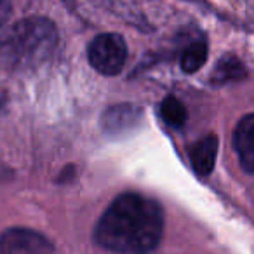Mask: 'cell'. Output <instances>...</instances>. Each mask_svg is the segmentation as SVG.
Wrapping results in <instances>:
<instances>
[{
  "label": "cell",
  "mask_w": 254,
  "mask_h": 254,
  "mask_svg": "<svg viewBox=\"0 0 254 254\" xmlns=\"http://www.w3.org/2000/svg\"><path fill=\"white\" fill-rule=\"evenodd\" d=\"M91 66L101 75H117L124 68L127 58L126 42L115 33H103L91 42L87 49Z\"/></svg>",
  "instance_id": "3"
},
{
  "label": "cell",
  "mask_w": 254,
  "mask_h": 254,
  "mask_svg": "<svg viewBox=\"0 0 254 254\" xmlns=\"http://www.w3.org/2000/svg\"><path fill=\"white\" fill-rule=\"evenodd\" d=\"M160 115H162L164 122L167 126L176 127V129L183 126L188 119V113L185 110L183 103L178 98H174V96H167L162 101V105H160Z\"/></svg>",
  "instance_id": "9"
},
{
  "label": "cell",
  "mask_w": 254,
  "mask_h": 254,
  "mask_svg": "<svg viewBox=\"0 0 254 254\" xmlns=\"http://www.w3.org/2000/svg\"><path fill=\"white\" fill-rule=\"evenodd\" d=\"M58 46V30L47 18H26L0 33V70L23 71L46 63Z\"/></svg>",
  "instance_id": "2"
},
{
  "label": "cell",
  "mask_w": 254,
  "mask_h": 254,
  "mask_svg": "<svg viewBox=\"0 0 254 254\" xmlns=\"http://www.w3.org/2000/svg\"><path fill=\"white\" fill-rule=\"evenodd\" d=\"M216 153H218V138L214 134H207L195 141L190 146V160L195 173L200 176L211 174L216 162Z\"/></svg>",
  "instance_id": "7"
},
{
  "label": "cell",
  "mask_w": 254,
  "mask_h": 254,
  "mask_svg": "<svg viewBox=\"0 0 254 254\" xmlns=\"http://www.w3.org/2000/svg\"><path fill=\"white\" fill-rule=\"evenodd\" d=\"M162 209L152 198L124 193L101 216L94 239L101 247L119 254H150L160 242Z\"/></svg>",
  "instance_id": "1"
},
{
  "label": "cell",
  "mask_w": 254,
  "mask_h": 254,
  "mask_svg": "<svg viewBox=\"0 0 254 254\" xmlns=\"http://www.w3.org/2000/svg\"><path fill=\"white\" fill-rule=\"evenodd\" d=\"M0 254H54V247L39 232L9 228L0 235Z\"/></svg>",
  "instance_id": "4"
},
{
  "label": "cell",
  "mask_w": 254,
  "mask_h": 254,
  "mask_svg": "<svg viewBox=\"0 0 254 254\" xmlns=\"http://www.w3.org/2000/svg\"><path fill=\"white\" fill-rule=\"evenodd\" d=\"M205 60H207V44L204 40H197L187 47L181 58V68L187 73H193L205 63Z\"/></svg>",
  "instance_id": "10"
},
{
  "label": "cell",
  "mask_w": 254,
  "mask_h": 254,
  "mask_svg": "<svg viewBox=\"0 0 254 254\" xmlns=\"http://www.w3.org/2000/svg\"><path fill=\"white\" fill-rule=\"evenodd\" d=\"M11 4L9 2H4V0H0V28H2V25H4L5 21H7L9 14H11Z\"/></svg>",
  "instance_id": "11"
},
{
  "label": "cell",
  "mask_w": 254,
  "mask_h": 254,
  "mask_svg": "<svg viewBox=\"0 0 254 254\" xmlns=\"http://www.w3.org/2000/svg\"><path fill=\"white\" fill-rule=\"evenodd\" d=\"M141 120L143 112L139 106L131 105V103H122V105L112 106L103 113L101 126L110 136H122L134 131L141 124Z\"/></svg>",
  "instance_id": "5"
},
{
  "label": "cell",
  "mask_w": 254,
  "mask_h": 254,
  "mask_svg": "<svg viewBox=\"0 0 254 254\" xmlns=\"http://www.w3.org/2000/svg\"><path fill=\"white\" fill-rule=\"evenodd\" d=\"M233 146L242 169L254 173V113L246 115L237 124L233 132Z\"/></svg>",
  "instance_id": "6"
},
{
  "label": "cell",
  "mask_w": 254,
  "mask_h": 254,
  "mask_svg": "<svg viewBox=\"0 0 254 254\" xmlns=\"http://www.w3.org/2000/svg\"><path fill=\"white\" fill-rule=\"evenodd\" d=\"M246 75H247V71H246V66L242 64V61L233 56V54H225V56L218 61V64H216L211 80H212V84L221 85V84H226V82L240 80V78H244Z\"/></svg>",
  "instance_id": "8"
}]
</instances>
